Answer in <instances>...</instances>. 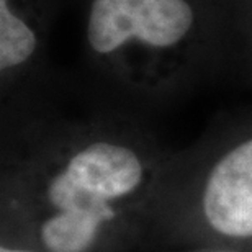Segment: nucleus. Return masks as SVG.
Listing matches in <instances>:
<instances>
[{
	"instance_id": "obj_1",
	"label": "nucleus",
	"mask_w": 252,
	"mask_h": 252,
	"mask_svg": "<svg viewBox=\"0 0 252 252\" xmlns=\"http://www.w3.org/2000/svg\"><path fill=\"white\" fill-rule=\"evenodd\" d=\"M172 154L144 115L105 102L2 118L0 234L46 252L148 248Z\"/></svg>"
},
{
	"instance_id": "obj_2",
	"label": "nucleus",
	"mask_w": 252,
	"mask_h": 252,
	"mask_svg": "<svg viewBox=\"0 0 252 252\" xmlns=\"http://www.w3.org/2000/svg\"><path fill=\"white\" fill-rule=\"evenodd\" d=\"M234 51L224 0H85L84 56L102 102L146 115Z\"/></svg>"
},
{
	"instance_id": "obj_3",
	"label": "nucleus",
	"mask_w": 252,
	"mask_h": 252,
	"mask_svg": "<svg viewBox=\"0 0 252 252\" xmlns=\"http://www.w3.org/2000/svg\"><path fill=\"white\" fill-rule=\"evenodd\" d=\"M151 244L252 249V108L220 118L174 151Z\"/></svg>"
},
{
	"instance_id": "obj_4",
	"label": "nucleus",
	"mask_w": 252,
	"mask_h": 252,
	"mask_svg": "<svg viewBox=\"0 0 252 252\" xmlns=\"http://www.w3.org/2000/svg\"><path fill=\"white\" fill-rule=\"evenodd\" d=\"M59 0H0L2 118L51 102L49 38Z\"/></svg>"
},
{
	"instance_id": "obj_5",
	"label": "nucleus",
	"mask_w": 252,
	"mask_h": 252,
	"mask_svg": "<svg viewBox=\"0 0 252 252\" xmlns=\"http://www.w3.org/2000/svg\"><path fill=\"white\" fill-rule=\"evenodd\" d=\"M233 30L234 48H238L252 72V0H224Z\"/></svg>"
},
{
	"instance_id": "obj_6",
	"label": "nucleus",
	"mask_w": 252,
	"mask_h": 252,
	"mask_svg": "<svg viewBox=\"0 0 252 252\" xmlns=\"http://www.w3.org/2000/svg\"><path fill=\"white\" fill-rule=\"evenodd\" d=\"M0 252H46L32 241L12 234H0Z\"/></svg>"
},
{
	"instance_id": "obj_7",
	"label": "nucleus",
	"mask_w": 252,
	"mask_h": 252,
	"mask_svg": "<svg viewBox=\"0 0 252 252\" xmlns=\"http://www.w3.org/2000/svg\"><path fill=\"white\" fill-rule=\"evenodd\" d=\"M170 252H252V249L223 248V246H190V248L167 249Z\"/></svg>"
}]
</instances>
